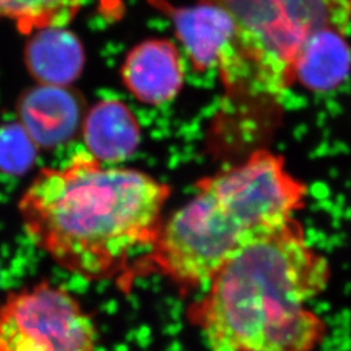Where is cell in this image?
Returning a JSON list of instances; mask_svg holds the SVG:
<instances>
[{
  "instance_id": "3",
  "label": "cell",
  "mask_w": 351,
  "mask_h": 351,
  "mask_svg": "<svg viewBox=\"0 0 351 351\" xmlns=\"http://www.w3.org/2000/svg\"><path fill=\"white\" fill-rule=\"evenodd\" d=\"M306 198V185L280 155L254 151L198 181L194 195L164 220L149 263L181 287L207 285L245 242L294 219Z\"/></svg>"
},
{
  "instance_id": "11",
  "label": "cell",
  "mask_w": 351,
  "mask_h": 351,
  "mask_svg": "<svg viewBox=\"0 0 351 351\" xmlns=\"http://www.w3.org/2000/svg\"><path fill=\"white\" fill-rule=\"evenodd\" d=\"M351 73V46L345 32L324 29L303 45L294 64V84L313 91L339 88Z\"/></svg>"
},
{
  "instance_id": "4",
  "label": "cell",
  "mask_w": 351,
  "mask_h": 351,
  "mask_svg": "<svg viewBox=\"0 0 351 351\" xmlns=\"http://www.w3.org/2000/svg\"><path fill=\"white\" fill-rule=\"evenodd\" d=\"M234 24V38L217 66L230 97L278 99L294 85V64L315 33H348L351 0H208Z\"/></svg>"
},
{
  "instance_id": "10",
  "label": "cell",
  "mask_w": 351,
  "mask_h": 351,
  "mask_svg": "<svg viewBox=\"0 0 351 351\" xmlns=\"http://www.w3.org/2000/svg\"><path fill=\"white\" fill-rule=\"evenodd\" d=\"M24 60L38 85L71 88L84 72L86 55L75 33L65 26H53L30 34Z\"/></svg>"
},
{
  "instance_id": "2",
  "label": "cell",
  "mask_w": 351,
  "mask_h": 351,
  "mask_svg": "<svg viewBox=\"0 0 351 351\" xmlns=\"http://www.w3.org/2000/svg\"><path fill=\"white\" fill-rule=\"evenodd\" d=\"M330 265L294 217L245 242L189 308L210 351H314L326 324L308 308Z\"/></svg>"
},
{
  "instance_id": "1",
  "label": "cell",
  "mask_w": 351,
  "mask_h": 351,
  "mask_svg": "<svg viewBox=\"0 0 351 351\" xmlns=\"http://www.w3.org/2000/svg\"><path fill=\"white\" fill-rule=\"evenodd\" d=\"M171 188L134 168L107 165L88 151L38 172L19 202L27 237L64 271L88 281L121 277L150 252Z\"/></svg>"
},
{
  "instance_id": "5",
  "label": "cell",
  "mask_w": 351,
  "mask_h": 351,
  "mask_svg": "<svg viewBox=\"0 0 351 351\" xmlns=\"http://www.w3.org/2000/svg\"><path fill=\"white\" fill-rule=\"evenodd\" d=\"M93 317L69 290L39 281L0 303V351H98Z\"/></svg>"
},
{
  "instance_id": "8",
  "label": "cell",
  "mask_w": 351,
  "mask_h": 351,
  "mask_svg": "<svg viewBox=\"0 0 351 351\" xmlns=\"http://www.w3.org/2000/svg\"><path fill=\"white\" fill-rule=\"evenodd\" d=\"M167 5L176 36L188 53L194 71L217 69L234 38V24L230 16L208 0H198L194 5L178 8Z\"/></svg>"
},
{
  "instance_id": "7",
  "label": "cell",
  "mask_w": 351,
  "mask_h": 351,
  "mask_svg": "<svg viewBox=\"0 0 351 351\" xmlns=\"http://www.w3.org/2000/svg\"><path fill=\"white\" fill-rule=\"evenodd\" d=\"M86 110L81 95L71 88L37 85L21 95L17 104L19 124L43 150L55 149L73 138Z\"/></svg>"
},
{
  "instance_id": "9",
  "label": "cell",
  "mask_w": 351,
  "mask_h": 351,
  "mask_svg": "<svg viewBox=\"0 0 351 351\" xmlns=\"http://www.w3.org/2000/svg\"><path fill=\"white\" fill-rule=\"evenodd\" d=\"M81 130L85 151L107 165L125 162L141 143L138 120L120 99L97 101L86 110Z\"/></svg>"
},
{
  "instance_id": "13",
  "label": "cell",
  "mask_w": 351,
  "mask_h": 351,
  "mask_svg": "<svg viewBox=\"0 0 351 351\" xmlns=\"http://www.w3.org/2000/svg\"><path fill=\"white\" fill-rule=\"evenodd\" d=\"M38 147L24 128L8 124L0 128V171L10 175L26 172L37 156Z\"/></svg>"
},
{
  "instance_id": "12",
  "label": "cell",
  "mask_w": 351,
  "mask_h": 351,
  "mask_svg": "<svg viewBox=\"0 0 351 351\" xmlns=\"http://www.w3.org/2000/svg\"><path fill=\"white\" fill-rule=\"evenodd\" d=\"M84 0H0V20L12 23L21 33L66 26L81 11Z\"/></svg>"
},
{
  "instance_id": "6",
  "label": "cell",
  "mask_w": 351,
  "mask_h": 351,
  "mask_svg": "<svg viewBox=\"0 0 351 351\" xmlns=\"http://www.w3.org/2000/svg\"><path fill=\"white\" fill-rule=\"evenodd\" d=\"M120 75L126 90L147 106L173 101L185 81L180 50L165 38H150L134 46L126 53Z\"/></svg>"
}]
</instances>
